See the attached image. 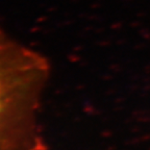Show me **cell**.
Listing matches in <instances>:
<instances>
[{"label":"cell","mask_w":150,"mask_h":150,"mask_svg":"<svg viewBox=\"0 0 150 150\" xmlns=\"http://www.w3.org/2000/svg\"><path fill=\"white\" fill-rule=\"evenodd\" d=\"M46 59L0 30V150H46L39 122Z\"/></svg>","instance_id":"6da1fadb"}]
</instances>
